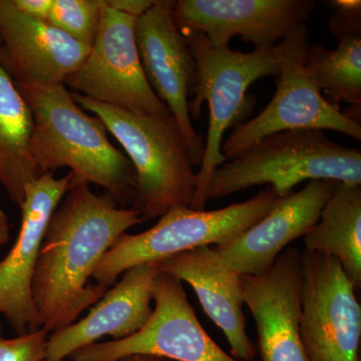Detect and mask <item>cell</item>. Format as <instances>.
Returning a JSON list of instances; mask_svg holds the SVG:
<instances>
[{"mask_svg":"<svg viewBox=\"0 0 361 361\" xmlns=\"http://www.w3.org/2000/svg\"><path fill=\"white\" fill-rule=\"evenodd\" d=\"M90 49L47 21L20 13L11 0H0V61L16 85H63Z\"/></svg>","mask_w":361,"mask_h":361,"instance_id":"9a60e30c","label":"cell"},{"mask_svg":"<svg viewBox=\"0 0 361 361\" xmlns=\"http://www.w3.org/2000/svg\"><path fill=\"white\" fill-rule=\"evenodd\" d=\"M73 97L82 110L103 122L125 149L137 180L133 209L141 213L144 221L160 218L175 207L191 208L197 173L174 116L133 113L78 92Z\"/></svg>","mask_w":361,"mask_h":361,"instance_id":"3957f363","label":"cell"},{"mask_svg":"<svg viewBox=\"0 0 361 361\" xmlns=\"http://www.w3.org/2000/svg\"><path fill=\"white\" fill-rule=\"evenodd\" d=\"M159 273L158 263L135 266L123 272L89 314L52 332L47 338L44 361H63L104 336L118 341L141 330L153 314L152 302Z\"/></svg>","mask_w":361,"mask_h":361,"instance_id":"e0dca14e","label":"cell"},{"mask_svg":"<svg viewBox=\"0 0 361 361\" xmlns=\"http://www.w3.org/2000/svg\"><path fill=\"white\" fill-rule=\"evenodd\" d=\"M32 133L30 106L0 61V185L20 208L26 186L42 175L30 154Z\"/></svg>","mask_w":361,"mask_h":361,"instance_id":"ffe728a7","label":"cell"},{"mask_svg":"<svg viewBox=\"0 0 361 361\" xmlns=\"http://www.w3.org/2000/svg\"><path fill=\"white\" fill-rule=\"evenodd\" d=\"M173 6L171 0H154L135 20V42L149 85L174 116L194 167H200L205 142L194 129L189 111L196 68L189 45L173 18Z\"/></svg>","mask_w":361,"mask_h":361,"instance_id":"8fae6325","label":"cell"},{"mask_svg":"<svg viewBox=\"0 0 361 361\" xmlns=\"http://www.w3.org/2000/svg\"><path fill=\"white\" fill-rule=\"evenodd\" d=\"M299 319L307 361H360L361 307L336 258L301 251Z\"/></svg>","mask_w":361,"mask_h":361,"instance_id":"9c48e42d","label":"cell"},{"mask_svg":"<svg viewBox=\"0 0 361 361\" xmlns=\"http://www.w3.org/2000/svg\"><path fill=\"white\" fill-rule=\"evenodd\" d=\"M1 332H2V327H1V323H0V337H1Z\"/></svg>","mask_w":361,"mask_h":361,"instance_id":"f546056e","label":"cell"},{"mask_svg":"<svg viewBox=\"0 0 361 361\" xmlns=\"http://www.w3.org/2000/svg\"><path fill=\"white\" fill-rule=\"evenodd\" d=\"M135 20L101 0L96 39L84 63L63 85L92 101L122 110L155 116L171 115L142 70L135 42Z\"/></svg>","mask_w":361,"mask_h":361,"instance_id":"ba28073f","label":"cell"},{"mask_svg":"<svg viewBox=\"0 0 361 361\" xmlns=\"http://www.w3.org/2000/svg\"><path fill=\"white\" fill-rule=\"evenodd\" d=\"M155 308L149 322L126 338L96 342L71 353V361H116L148 355L177 361H238L208 336L197 318L182 281L159 273Z\"/></svg>","mask_w":361,"mask_h":361,"instance_id":"30bf717a","label":"cell"},{"mask_svg":"<svg viewBox=\"0 0 361 361\" xmlns=\"http://www.w3.org/2000/svg\"><path fill=\"white\" fill-rule=\"evenodd\" d=\"M101 18V0H52L47 23L80 44L92 47Z\"/></svg>","mask_w":361,"mask_h":361,"instance_id":"7402d4cb","label":"cell"},{"mask_svg":"<svg viewBox=\"0 0 361 361\" xmlns=\"http://www.w3.org/2000/svg\"><path fill=\"white\" fill-rule=\"evenodd\" d=\"M20 13L33 20L47 21L51 14L52 0H11Z\"/></svg>","mask_w":361,"mask_h":361,"instance_id":"d4e9b609","label":"cell"},{"mask_svg":"<svg viewBox=\"0 0 361 361\" xmlns=\"http://www.w3.org/2000/svg\"><path fill=\"white\" fill-rule=\"evenodd\" d=\"M332 6L337 7V8H356V7H361V2L360 0H334L331 1Z\"/></svg>","mask_w":361,"mask_h":361,"instance_id":"f1b7e54d","label":"cell"},{"mask_svg":"<svg viewBox=\"0 0 361 361\" xmlns=\"http://www.w3.org/2000/svg\"><path fill=\"white\" fill-rule=\"evenodd\" d=\"M141 213L71 182L52 213L33 275L32 300L39 329L54 332L77 322L109 290L92 282L102 259Z\"/></svg>","mask_w":361,"mask_h":361,"instance_id":"6da1fadb","label":"cell"},{"mask_svg":"<svg viewBox=\"0 0 361 361\" xmlns=\"http://www.w3.org/2000/svg\"><path fill=\"white\" fill-rule=\"evenodd\" d=\"M314 0H178L173 18L180 32L203 33L216 47L241 37L255 47H274L316 8Z\"/></svg>","mask_w":361,"mask_h":361,"instance_id":"7c38bea8","label":"cell"},{"mask_svg":"<svg viewBox=\"0 0 361 361\" xmlns=\"http://www.w3.org/2000/svg\"><path fill=\"white\" fill-rule=\"evenodd\" d=\"M304 250L336 258L356 290L361 286V185L336 182Z\"/></svg>","mask_w":361,"mask_h":361,"instance_id":"d6986e66","label":"cell"},{"mask_svg":"<svg viewBox=\"0 0 361 361\" xmlns=\"http://www.w3.org/2000/svg\"><path fill=\"white\" fill-rule=\"evenodd\" d=\"M330 32L334 37L349 32H361V7L338 8L329 21Z\"/></svg>","mask_w":361,"mask_h":361,"instance_id":"cb8c5ba5","label":"cell"},{"mask_svg":"<svg viewBox=\"0 0 361 361\" xmlns=\"http://www.w3.org/2000/svg\"><path fill=\"white\" fill-rule=\"evenodd\" d=\"M16 85L32 111L30 154L40 174L68 168L71 182L104 188L118 205L133 208L134 168L103 122L85 113L65 85Z\"/></svg>","mask_w":361,"mask_h":361,"instance_id":"7a4b0ae2","label":"cell"},{"mask_svg":"<svg viewBox=\"0 0 361 361\" xmlns=\"http://www.w3.org/2000/svg\"><path fill=\"white\" fill-rule=\"evenodd\" d=\"M331 180L361 185V151L331 141L323 130H296L261 140L219 166L207 186L205 200L270 185L287 196L304 180Z\"/></svg>","mask_w":361,"mask_h":361,"instance_id":"277c9868","label":"cell"},{"mask_svg":"<svg viewBox=\"0 0 361 361\" xmlns=\"http://www.w3.org/2000/svg\"><path fill=\"white\" fill-rule=\"evenodd\" d=\"M116 361H167V360L154 355H135L127 356V357H123L122 360Z\"/></svg>","mask_w":361,"mask_h":361,"instance_id":"83f0119b","label":"cell"},{"mask_svg":"<svg viewBox=\"0 0 361 361\" xmlns=\"http://www.w3.org/2000/svg\"><path fill=\"white\" fill-rule=\"evenodd\" d=\"M71 184V174L56 178L44 173L26 186L20 234L6 257L0 258V315L18 336L39 329L33 275L47 224Z\"/></svg>","mask_w":361,"mask_h":361,"instance_id":"4fadbf2b","label":"cell"},{"mask_svg":"<svg viewBox=\"0 0 361 361\" xmlns=\"http://www.w3.org/2000/svg\"><path fill=\"white\" fill-rule=\"evenodd\" d=\"M154 0H106V4L120 13L137 18L153 4Z\"/></svg>","mask_w":361,"mask_h":361,"instance_id":"484cf974","label":"cell"},{"mask_svg":"<svg viewBox=\"0 0 361 361\" xmlns=\"http://www.w3.org/2000/svg\"><path fill=\"white\" fill-rule=\"evenodd\" d=\"M193 56L196 77L190 116H201L202 106L209 104V128L197 190L192 209L205 210V194L214 171L224 164L221 147L226 130L237 127L252 110L254 97L248 96L250 85L265 77L279 75L273 47H255L250 52L233 51L230 47H214L199 32H180Z\"/></svg>","mask_w":361,"mask_h":361,"instance_id":"5b68a950","label":"cell"},{"mask_svg":"<svg viewBox=\"0 0 361 361\" xmlns=\"http://www.w3.org/2000/svg\"><path fill=\"white\" fill-rule=\"evenodd\" d=\"M161 273L187 282L207 315L229 342L232 357L254 361L256 348L246 332L241 275L213 247L201 246L158 263Z\"/></svg>","mask_w":361,"mask_h":361,"instance_id":"ac0fdd59","label":"cell"},{"mask_svg":"<svg viewBox=\"0 0 361 361\" xmlns=\"http://www.w3.org/2000/svg\"><path fill=\"white\" fill-rule=\"evenodd\" d=\"M11 225L6 212L0 207V246L6 245L11 238Z\"/></svg>","mask_w":361,"mask_h":361,"instance_id":"4316f807","label":"cell"},{"mask_svg":"<svg viewBox=\"0 0 361 361\" xmlns=\"http://www.w3.org/2000/svg\"><path fill=\"white\" fill-rule=\"evenodd\" d=\"M337 39L336 49L310 44L304 68L316 87L334 102L361 106V32L345 33Z\"/></svg>","mask_w":361,"mask_h":361,"instance_id":"44dd1931","label":"cell"},{"mask_svg":"<svg viewBox=\"0 0 361 361\" xmlns=\"http://www.w3.org/2000/svg\"><path fill=\"white\" fill-rule=\"evenodd\" d=\"M47 334L39 329L14 338L0 337V361H44Z\"/></svg>","mask_w":361,"mask_h":361,"instance_id":"603a6c76","label":"cell"},{"mask_svg":"<svg viewBox=\"0 0 361 361\" xmlns=\"http://www.w3.org/2000/svg\"><path fill=\"white\" fill-rule=\"evenodd\" d=\"M244 304L256 323L262 361H307L301 341V251L289 247L261 275H241Z\"/></svg>","mask_w":361,"mask_h":361,"instance_id":"5bb4252c","label":"cell"},{"mask_svg":"<svg viewBox=\"0 0 361 361\" xmlns=\"http://www.w3.org/2000/svg\"><path fill=\"white\" fill-rule=\"evenodd\" d=\"M310 42V30L302 25L273 47L279 68L276 92L264 110L235 127L223 142L221 152L226 160L241 155L266 137L287 130H336L360 141V123L325 99L306 73L304 59Z\"/></svg>","mask_w":361,"mask_h":361,"instance_id":"52a82bcc","label":"cell"},{"mask_svg":"<svg viewBox=\"0 0 361 361\" xmlns=\"http://www.w3.org/2000/svg\"><path fill=\"white\" fill-rule=\"evenodd\" d=\"M279 198L269 187L250 200L219 210L170 209L151 229L123 234L97 265L92 280L110 288L135 266L159 263L201 246L222 245L262 219Z\"/></svg>","mask_w":361,"mask_h":361,"instance_id":"8992f818","label":"cell"},{"mask_svg":"<svg viewBox=\"0 0 361 361\" xmlns=\"http://www.w3.org/2000/svg\"><path fill=\"white\" fill-rule=\"evenodd\" d=\"M336 184L331 180H310L300 191L280 197L269 212L245 232L213 248L239 275L263 274L289 243L314 227Z\"/></svg>","mask_w":361,"mask_h":361,"instance_id":"2e32d148","label":"cell"}]
</instances>
